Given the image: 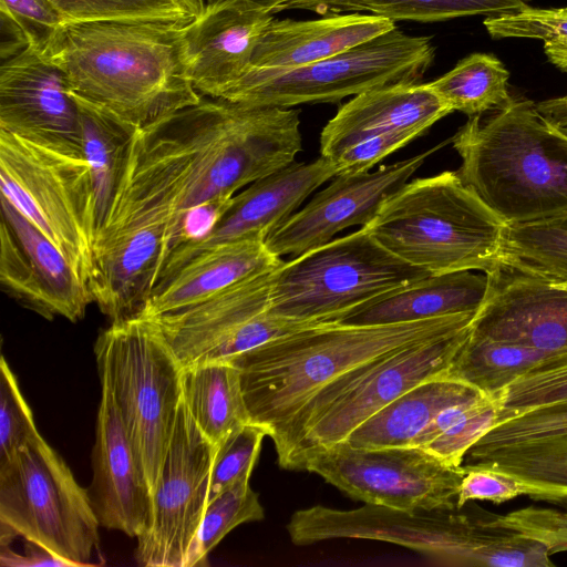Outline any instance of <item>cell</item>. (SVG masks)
I'll return each instance as SVG.
<instances>
[{"mask_svg": "<svg viewBox=\"0 0 567 567\" xmlns=\"http://www.w3.org/2000/svg\"><path fill=\"white\" fill-rule=\"evenodd\" d=\"M183 27L162 21L68 23L45 55L74 96L143 127L202 96L184 58Z\"/></svg>", "mask_w": 567, "mask_h": 567, "instance_id": "cell-1", "label": "cell"}, {"mask_svg": "<svg viewBox=\"0 0 567 567\" xmlns=\"http://www.w3.org/2000/svg\"><path fill=\"white\" fill-rule=\"evenodd\" d=\"M476 312L393 324L328 323L274 339L225 360L240 372L251 423L265 429L275 442L317 392L347 372L456 333L471 326Z\"/></svg>", "mask_w": 567, "mask_h": 567, "instance_id": "cell-2", "label": "cell"}, {"mask_svg": "<svg viewBox=\"0 0 567 567\" xmlns=\"http://www.w3.org/2000/svg\"><path fill=\"white\" fill-rule=\"evenodd\" d=\"M462 182L506 225L567 209V135L527 99H513L482 122L472 116L452 137Z\"/></svg>", "mask_w": 567, "mask_h": 567, "instance_id": "cell-3", "label": "cell"}, {"mask_svg": "<svg viewBox=\"0 0 567 567\" xmlns=\"http://www.w3.org/2000/svg\"><path fill=\"white\" fill-rule=\"evenodd\" d=\"M493 515L475 504L413 512L372 504L349 511L315 505L296 511L287 530L297 546L338 538L368 539L403 546L449 565H554L545 545L494 525Z\"/></svg>", "mask_w": 567, "mask_h": 567, "instance_id": "cell-4", "label": "cell"}, {"mask_svg": "<svg viewBox=\"0 0 567 567\" xmlns=\"http://www.w3.org/2000/svg\"><path fill=\"white\" fill-rule=\"evenodd\" d=\"M375 240L408 264L441 275L492 271L506 223L456 172L408 182L365 226Z\"/></svg>", "mask_w": 567, "mask_h": 567, "instance_id": "cell-5", "label": "cell"}, {"mask_svg": "<svg viewBox=\"0 0 567 567\" xmlns=\"http://www.w3.org/2000/svg\"><path fill=\"white\" fill-rule=\"evenodd\" d=\"M94 352L153 494L183 396V369L156 322L141 315L112 321Z\"/></svg>", "mask_w": 567, "mask_h": 567, "instance_id": "cell-6", "label": "cell"}, {"mask_svg": "<svg viewBox=\"0 0 567 567\" xmlns=\"http://www.w3.org/2000/svg\"><path fill=\"white\" fill-rule=\"evenodd\" d=\"M430 275L391 254L362 227L284 261L274 272L268 311L337 323L364 303Z\"/></svg>", "mask_w": 567, "mask_h": 567, "instance_id": "cell-7", "label": "cell"}, {"mask_svg": "<svg viewBox=\"0 0 567 567\" xmlns=\"http://www.w3.org/2000/svg\"><path fill=\"white\" fill-rule=\"evenodd\" d=\"M0 524L70 567L101 556L89 491L40 433L0 461Z\"/></svg>", "mask_w": 567, "mask_h": 567, "instance_id": "cell-8", "label": "cell"}, {"mask_svg": "<svg viewBox=\"0 0 567 567\" xmlns=\"http://www.w3.org/2000/svg\"><path fill=\"white\" fill-rule=\"evenodd\" d=\"M0 185L1 196L59 247L89 285L97 223L85 157L0 130Z\"/></svg>", "mask_w": 567, "mask_h": 567, "instance_id": "cell-9", "label": "cell"}, {"mask_svg": "<svg viewBox=\"0 0 567 567\" xmlns=\"http://www.w3.org/2000/svg\"><path fill=\"white\" fill-rule=\"evenodd\" d=\"M433 59L431 38L395 28L306 66L276 73L247 71L219 99L277 107L334 103L374 89L417 83Z\"/></svg>", "mask_w": 567, "mask_h": 567, "instance_id": "cell-10", "label": "cell"}, {"mask_svg": "<svg viewBox=\"0 0 567 567\" xmlns=\"http://www.w3.org/2000/svg\"><path fill=\"white\" fill-rule=\"evenodd\" d=\"M296 470L364 504L405 512L455 508L466 473L416 446L358 449L347 441L302 455Z\"/></svg>", "mask_w": 567, "mask_h": 567, "instance_id": "cell-11", "label": "cell"}, {"mask_svg": "<svg viewBox=\"0 0 567 567\" xmlns=\"http://www.w3.org/2000/svg\"><path fill=\"white\" fill-rule=\"evenodd\" d=\"M215 447L182 396L171 443L153 493L147 529L136 537L135 560L145 567H188L207 506Z\"/></svg>", "mask_w": 567, "mask_h": 567, "instance_id": "cell-12", "label": "cell"}, {"mask_svg": "<svg viewBox=\"0 0 567 567\" xmlns=\"http://www.w3.org/2000/svg\"><path fill=\"white\" fill-rule=\"evenodd\" d=\"M470 330L471 326L380 361L302 433L286 470H296L299 458L311 451L344 441L361 423L414 385L446 373Z\"/></svg>", "mask_w": 567, "mask_h": 567, "instance_id": "cell-13", "label": "cell"}, {"mask_svg": "<svg viewBox=\"0 0 567 567\" xmlns=\"http://www.w3.org/2000/svg\"><path fill=\"white\" fill-rule=\"evenodd\" d=\"M0 225L3 290L49 320L82 319L93 297L59 247L2 196Z\"/></svg>", "mask_w": 567, "mask_h": 567, "instance_id": "cell-14", "label": "cell"}, {"mask_svg": "<svg viewBox=\"0 0 567 567\" xmlns=\"http://www.w3.org/2000/svg\"><path fill=\"white\" fill-rule=\"evenodd\" d=\"M0 130L84 156L79 106L64 71L32 47L1 62Z\"/></svg>", "mask_w": 567, "mask_h": 567, "instance_id": "cell-15", "label": "cell"}, {"mask_svg": "<svg viewBox=\"0 0 567 567\" xmlns=\"http://www.w3.org/2000/svg\"><path fill=\"white\" fill-rule=\"evenodd\" d=\"M439 146L374 172L338 174L300 210L292 214L265 240L278 257L298 256L329 243L346 228L368 225L383 203L424 164Z\"/></svg>", "mask_w": 567, "mask_h": 567, "instance_id": "cell-16", "label": "cell"}, {"mask_svg": "<svg viewBox=\"0 0 567 567\" xmlns=\"http://www.w3.org/2000/svg\"><path fill=\"white\" fill-rule=\"evenodd\" d=\"M336 175L333 163L320 156L311 162H295L251 183L231 198L207 235L174 251L161 280L214 246L246 239L265 241L310 194Z\"/></svg>", "mask_w": 567, "mask_h": 567, "instance_id": "cell-17", "label": "cell"}, {"mask_svg": "<svg viewBox=\"0 0 567 567\" xmlns=\"http://www.w3.org/2000/svg\"><path fill=\"white\" fill-rule=\"evenodd\" d=\"M485 275L488 290L471 334L546 354L567 349V290L501 265Z\"/></svg>", "mask_w": 567, "mask_h": 567, "instance_id": "cell-18", "label": "cell"}, {"mask_svg": "<svg viewBox=\"0 0 567 567\" xmlns=\"http://www.w3.org/2000/svg\"><path fill=\"white\" fill-rule=\"evenodd\" d=\"M274 19L247 0L206 3L182 32L183 58L196 92L219 99L239 81Z\"/></svg>", "mask_w": 567, "mask_h": 567, "instance_id": "cell-19", "label": "cell"}, {"mask_svg": "<svg viewBox=\"0 0 567 567\" xmlns=\"http://www.w3.org/2000/svg\"><path fill=\"white\" fill-rule=\"evenodd\" d=\"M100 381L101 401L92 451L93 478L87 491L102 527L137 537L150 525L153 494L110 383L102 375Z\"/></svg>", "mask_w": 567, "mask_h": 567, "instance_id": "cell-20", "label": "cell"}, {"mask_svg": "<svg viewBox=\"0 0 567 567\" xmlns=\"http://www.w3.org/2000/svg\"><path fill=\"white\" fill-rule=\"evenodd\" d=\"M276 269L247 277L196 305L152 318L182 369L238 354L244 327L268 309Z\"/></svg>", "mask_w": 567, "mask_h": 567, "instance_id": "cell-21", "label": "cell"}, {"mask_svg": "<svg viewBox=\"0 0 567 567\" xmlns=\"http://www.w3.org/2000/svg\"><path fill=\"white\" fill-rule=\"evenodd\" d=\"M451 112L427 83L367 91L343 104L324 125L320 153L331 159L360 140L393 132L413 131L422 136Z\"/></svg>", "mask_w": 567, "mask_h": 567, "instance_id": "cell-22", "label": "cell"}, {"mask_svg": "<svg viewBox=\"0 0 567 567\" xmlns=\"http://www.w3.org/2000/svg\"><path fill=\"white\" fill-rule=\"evenodd\" d=\"M395 28V22L377 14L333 13L306 21L274 19L262 33L247 71L276 73L306 66Z\"/></svg>", "mask_w": 567, "mask_h": 567, "instance_id": "cell-23", "label": "cell"}, {"mask_svg": "<svg viewBox=\"0 0 567 567\" xmlns=\"http://www.w3.org/2000/svg\"><path fill=\"white\" fill-rule=\"evenodd\" d=\"M284 260L261 240H239L197 254L162 279L137 315L153 318L196 305L227 287L278 268Z\"/></svg>", "mask_w": 567, "mask_h": 567, "instance_id": "cell-24", "label": "cell"}, {"mask_svg": "<svg viewBox=\"0 0 567 567\" xmlns=\"http://www.w3.org/2000/svg\"><path fill=\"white\" fill-rule=\"evenodd\" d=\"M488 278L471 270L430 275L391 290L342 317L337 323L378 326L476 312L485 300Z\"/></svg>", "mask_w": 567, "mask_h": 567, "instance_id": "cell-25", "label": "cell"}, {"mask_svg": "<svg viewBox=\"0 0 567 567\" xmlns=\"http://www.w3.org/2000/svg\"><path fill=\"white\" fill-rule=\"evenodd\" d=\"M484 391L447 372L427 379L390 402L344 440L358 449L412 446L419 434L445 408Z\"/></svg>", "mask_w": 567, "mask_h": 567, "instance_id": "cell-26", "label": "cell"}, {"mask_svg": "<svg viewBox=\"0 0 567 567\" xmlns=\"http://www.w3.org/2000/svg\"><path fill=\"white\" fill-rule=\"evenodd\" d=\"M182 390L196 425L215 449L230 433L251 423L240 372L228 360L183 369Z\"/></svg>", "mask_w": 567, "mask_h": 567, "instance_id": "cell-27", "label": "cell"}, {"mask_svg": "<svg viewBox=\"0 0 567 567\" xmlns=\"http://www.w3.org/2000/svg\"><path fill=\"white\" fill-rule=\"evenodd\" d=\"M567 455V401L522 413L493 425L467 451V465L509 456Z\"/></svg>", "mask_w": 567, "mask_h": 567, "instance_id": "cell-28", "label": "cell"}, {"mask_svg": "<svg viewBox=\"0 0 567 567\" xmlns=\"http://www.w3.org/2000/svg\"><path fill=\"white\" fill-rule=\"evenodd\" d=\"M74 97L79 106L83 155L90 167L99 229L121 183L132 141L140 127Z\"/></svg>", "mask_w": 567, "mask_h": 567, "instance_id": "cell-29", "label": "cell"}, {"mask_svg": "<svg viewBox=\"0 0 567 567\" xmlns=\"http://www.w3.org/2000/svg\"><path fill=\"white\" fill-rule=\"evenodd\" d=\"M498 265L551 284L567 282V209L506 225Z\"/></svg>", "mask_w": 567, "mask_h": 567, "instance_id": "cell-30", "label": "cell"}, {"mask_svg": "<svg viewBox=\"0 0 567 567\" xmlns=\"http://www.w3.org/2000/svg\"><path fill=\"white\" fill-rule=\"evenodd\" d=\"M508 79V71L495 55L473 53L427 85L452 112L472 117L511 100Z\"/></svg>", "mask_w": 567, "mask_h": 567, "instance_id": "cell-31", "label": "cell"}, {"mask_svg": "<svg viewBox=\"0 0 567 567\" xmlns=\"http://www.w3.org/2000/svg\"><path fill=\"white\" fill-rule=\"evenodd\" d=\"M498 399L482 392L443 409L419 434L420 447L451 466H462L467 451L496 421Z\"/></svg>", "mask_w": 567, "mask_h": 567, "instance_id": "cell-32", "label": "cell"}, {"mask_svg": "<svg viewBox=\"0 0 567 567\" xmlns=\"http://www.w3.org/2000/svg\"><path fill=\"white\" fill-rule=\"evenodd\" d=\"M547 355L524 346L471 334L456 353L447 375L495 395L517 375Z\"/></svg>", "mask_w": 567, "mask_h": 567, "instance_id": "cell-33", "label": "cell"}, {"mask_svg": "<svg viewBox=\"0 0 567 567\" xmlns=\"http://www.w3.org/2000/svg\"><path fill=\"white\" fill-rule=\"evenodd\" d=\"M495 396L499 404L495 424L534 409L567 401V349L535 363Z\"/></svg>", "mask_w": 567, "mask_h": 567, "instance_id": "cell-34", "label": "cell"}, {"mask_svg": "<svg viewBox=\"0 0 567 567\" xmlns=\"http://www.w3.org/2000/svg\"><path fill=\"white\" fill-rule=\"evenodd\" d=\"M249 480L243 478L207 503L188 567L206 565L207 555L235 527L264 519V507Z\"/></svg>", "mask_w": 567, "mask_h": 567, "instance_id": "cell-35", "label": "cell"}, {"mask_svg": "<svg viewBox=\"0 0 567 567\" xmlns=\"http://www.w3.org/2000/svg\"><path fill=\"white\" fill-rule=\"evenodd\" d=\"M68 23L162 21L188 24L195 17L183 0H49Z\"/></svg>", "mask_w": 567, "mask_h": 567, "instance_id": "cell-36", "label": "cell"}, {"mask_svg": "<svg viewBox=\"0 0 567 567\" xmlns=\"http://www.w3.org/2000/svg\"><path fill=\"white\" fill-rule=\"evenodd\" d=\"M358 11L395 21L434 22L484 14L495 17L519 11L529 0H355Z\"/></svg>", "mask_w": 567, "mask_h": 567, "instance_id": "cell-37", "label": "cell"}, {"mask_svg": "<svg viewBox=\"0 0 567 567\" xmlns=\"http://www.w3.org/2000/svg\"><path fill=\"white\" fill-rule=\"evenodd\" d=\"M484 25L494 39L529 38L544 42L548 61L567 72V7L532 8L487 17Z\"/></svg>", "mask_w": 567, "mask_h": 567, "instance_id": "cell-38", "label": "cell"}, {"mask_svg": "<svg viewBox=\"0 0 567 567\" xmlns=\"http://www.w3.org/2000/svg\"><path fill=\"white\" fill-rule=\"evenodd\" d=\"M265 436V429L248 423L230 433L215 449L207 503L243 478L250 477Z\"/></svg>", "mask_w": 567, "mask_h": 567, "instance_id": "cell-39", "label": "cell"}, {"mask_svg": "<svg viewBox=\"0 0 567 567\" xmlns=\"http://www.w3.org/2000/svg\"><path fill=\"white\" fill-rule=\"evenodd\" d=\"M33 414L16 375L2 357L0 362V461L37 435Z\"/></svg>", "mask_w": 567, "mask_h": 567, "instance_id": "cell-40", "label": "cell"}, {"mask_svg": "<svg viewBox=\"0 0 567 567\" xmlns=\"http://www.w3.org/2000/svg\"><path fill=\"white\" fill-rule=\"evenodd\" d=\"M515 475L536 488L534 498L553 502L567 501V455L509 456L484 465Z\"/></svg>", "mask_w": 567, "mask_h": 567, "instance_id": "cell-41", "label": "cell"}, {"mask_svg": "<svg viewBox=\"0 0 567 567\" xmlns=\"http://www.w3.org/2000/svg\"><path fill=\"white\" fill-rule=\"evenodd\" d=\"M492 523L544 544L551 555L567 551V512L529 506L494 514Z\"/></svg>", "mask_w": 567, "mask_h": 567, "instance_id": "cell-42", "label": "cell"}, {"mask_svg": "<svg viewBox=\"0 0 567 567\" xmlns=\"http://www.w3.org/2000/svg\"><path fill=\"white\" fill-rule=\"evenodd\" d=\"M466 471L462 478L456 507L478 499L499 504L519 495L535 497L536 488L515 475L491 466L463 465Z\"/></svg>", "mask_w": 567, "mask_h": 567, "instance_id": "cell-43", "label": "cell"}, {"mask_svg": "<svg viewBox=\"0 0 567 567\" xmlns=\"http://www.w3.org/2000/svg\"><path fill=\"white\" fill-rule=\"evenodd\" d=\"M25 32L30 47L45 54L68 24L49 0H0Z\"/></svg>", "mask_w": 567, "mask_h": 567, "instance_id": "cell-44", "label": "cell"}, {"mask_svg": "<svg viewBox=\"0 0 567 567\" xmlns=\"http://www.w3.org/2000/svg\"><path fill=\"white\" fill-rule=\"evenodd\" d=\"M420 136L413 131H401L363 138L348 146L330 161L337 168V175L367 172L384 157Z\"/></svg>", "mask_w": 567, "mask_h": 567, "instance_id": "cell-45", "label": "cell"}, {"mask_svg": "<svg viewBox=\"0 0 567 567\" xmlns=\"http://www.w3.org/2000/svg\"><path fill=\"white\" fill-rule=\"evenodd\" d=\"M224 0H206V3H215ZM257 7L270 12L301 9L319 14H333L344 11H358L355 0H247Z\"/></svg>", "mask_w": 567, "mask_h": 567, "instance_id": "cell-46", "label": "cell"}, {"mask_svg": "<svg viewBox=\"0 0 567 567\" xmlns=\"http://www.w3.org/2000/svg\"><path fill=\"white\" fill-rule=\"evenodd\" d=\"M30 47L29 39L14 17L0 4V56L1 62L11 59Z\"/></svg>", "mask_w": 567, "mask_h": 567, "instance_id": "cell-47", "label": "cell"}, {"mask_svg": "<svg viewBox=\"0 0 567 567\" xmlns=\"http://www.w3.org/2000/svg\"><path fill=\"white\" fill-rule=\"evenodd\" d=\"M29 542V540H27ZM1 566H62L70 567L68 563L55 557L44 548L38 546L34 543L29 542V551L24 555H20L13 551L9 545H1L0 554Z\"/></svg>", "mask_w": 567, "mask_h": 567, "instance_id": "cell-48", "label": "cell"}, {"mask_svg": "<svg viewBox=\"0 0 567 567\" xmlns=\"http://www.w3.org/2000/svg\"><path fill=\"white\" fill-rule=\"evenodd\" d=\"M542 116L557 130L567 128V94L536 104Z\"/></svg>", "mask_w": 567, "mask_h": 567, "instance_id": "cell-49", "label": "cell"}, {"mask_svg": "<svg viewBox=\"0 0 567 567\" xmlns=\"http://www.w3.org/2000/svg\"><path fill=\"white\" fill-rule=\"evenodd\" d=\"M194 17H197L204 10V0H183Z\"/></svg>", "mask_w": 567, "mask_h": 567, "instance_id": "cell-50", "label": "cell"}, {"mask_svg": "<svg viewBox=\"0 0 567 567\" xmlns=\"http://www.w3.org/2000/svg\"><path fill=\"white\" fill-rule=\"evenodd\" d=\"M551 284V282H550ZM553 285H556L565 290H567V282H557V284H553Z\"/></svg>", "mask_w": 567, "mask_h": 567, "instance_id": "cell-51", "label": "cell"}, {"mask_svg": "<svg viewBox=\"0 0 567 567\" xmlns=\"http://www.w3.org/2000/svg\"><path fill=\"white\" fill-rule=\"evenodd\" d=\"M559 131H560V130H559ZM561 132H563V133H565V134L567 135V128H566V130H563Z\"/></svg>", "mask_w": 567, "mask_h": 567, "instance_id": "cell-52", "label": "cell"}]
</instances>
